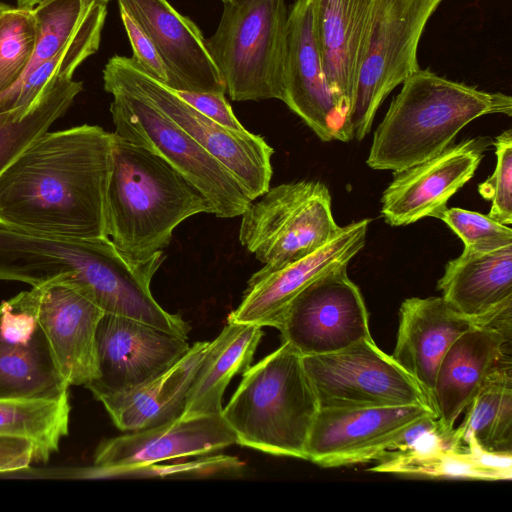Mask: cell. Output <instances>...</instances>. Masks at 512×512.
I'll list each match as a JSON object with an SVG mask.
<instances>
[{
	"label": "cell",
	"mask_w": 512,
	"mask_h": 512,
	"mask_svg": "<svg viewBox=\"0 0 512 512\" xmlns=\"http://www.w3.org/2000/svg\"><path fill=\"white\" fill-rule=\"evenodd\" d=\"M189 349L188 338L104 313L96 331L98 376L85 387L96 400L129 390L166 371Z\"/></svg>",
	"instance_id": "cell-13"
},
{
	"label": "cell",
	"mask_w": 512,
	"mask_h": 512,
	"mask_svg": "<svg viewBox=\"0 0 512 512\" xmlns=\"http://www.w3.org/2000/svg\"><path fill=\"white\" fill-rule=\"evenodd\" d=\"M210 341L195 342L174 365L129 390L100 401L115 426L124 432L145 429L182 417L189 389Z\"/></svg>",
	"instance_id": "cell-25"
},
{
	"label": "cell",
	"mask_w": 512,
	"mask_h": 512,
	"mask_svg": "<svg viewBox=\"0 0 512 512\" xmlns=\"http://www.w3.org/2000/svg\"><path fill=\"white\" fill-rule=\"evenodd\" d=\"M491 144L488 137L469 138L394 174L381 198L384 220L391 226H403L436 217L474 176Z\"/></svg>",
	"instance_id": "cell-19"
},
{
	"label": "cell",
	"mask_w": 512,
	"mask_h": 512,
	"mask_svg": "<svg viewBox=\"0 0 512 512\" xmlns=\"http://www.w3.org/2000/svg\"><path fill=\"white\" fill-rule=\"evenodd\" d=\"M244 471V463L227 455L199 456L179 464L151 463L107 470L86 469V478H207L237 476Z\"/></svg>",
	"instance_id": "cell-34"
},
{
	"label": "cell",
	"mask_w": 512,
	"mask_h": 512,
	"mask_svg": "<svg viewBox=\"0 0 512 512\" xmlns=\"http://www.w3.org/2000/svg\"><path fill=\"white\" fill-rule=\"evenodd\" d=\"M320 406L302 356L287 342L242 373L221 415L237 444L306 460Z\"/></svg>",
	"instance_id": "cell-4"
},
{
	"label": "cell",
	"mask_w": 512,
	"mask_h": 512,
	"mask_svg": "<svg viewBox=\"0 0 512 512\" xmlns=\"http://www.w3.org/2000/svg\"><path fill=\"white\" fill-rule=\"evenodd\" d=\"M370 219L346 226L316 251L283 267H263L247 282L238 307L228 322L278 327L289 303L309 284L325 273L348 265L366 242Z\"/></svg>",
	"instance_id": "cell-15"
},
{
	"label": "cell",
	"mask_w": 512,
	"mask_h": 512,
	"mask_svg": "<svg viewBox=\"0 0 512 512\" xmlns=\"http://www.w3.org/2000/svg\"><path fill=\"white\" fill-rule=\"evenodd\" d=\"M36 26L32 9L8 7L0 15V95L22 78L34 53Z\"/></svg>",
	"instance_id": "cell-33"
},
{
	"label": "cell",
	"mask_w": 512,
	"mask_h": 512,
	"mask_svg": "<svg viewBox=\"0 0 512 512\" xmlns=\"http://www.w3.org/2000/svg\"><path fill=\"white\" fill-rule=\"evenodd\" d=\"M37 318L32 287L0 303V399H57L68 393Z\"/></svg>",
	"instance_id": "cell-14"
},
{
	"label": "cell",
	"mask_w": 512,
	"mask_h": 512,
	"mask_svg": "<svg viewBox=\"0 0 512 512\" xmlns=\"http://www.w3.org/2000/svg\"><path fill=\"white\" fill-rule=\"evenodd\" d=\"M199 213L213 214V208L197 188L156 153L112 133L107 233L117 248L147 259Z\"/></svg>",
	"instance_id": "cell-3"
},
{
	"label": "cell",
	"mask_w": 512,
	"mask_h": 512,
	"mask_svg": "<svg viewBox=\"0 0 512 512\" xmlns=\"http://www.w3.org/2000/svg\"><path fill=\"white\" fill-rule=\"evenodd\" d=\"M241 215V245L276 269L319 249L340 229L327 186L319 181L285 183L264 192Z\"/></svg>",
	"instance_id": "cell-8"
},
{
	"label": "cell",
	"mask_w": 512,
	"mask_h": 512,
	"mask_svg": "<svg viewBox=\"0 0 512 512\" xmlns=\"http://www.w3.org/2000/svg\"><path fill=\"white\" fill-rule=\"evenodd\" d=\"M112 133L46 132L0 175V226L73 239L108 237Z\"/></svg>",
	"instance_id": "cell-1"
},
{
	"label": "cell",
	"mask_w": 512,
	"mask_h": 512,
	"mask_svg": "<svg viewBox=\"0 0 512 512\" xmlns=\"http://www.w3.org/2000/svg\"><path fill=\"white\" fill-rule=\"evenodd\" d=\"M380 1L313 0L325 76L349 123L359 69Z\"/></svg>",
	"instance_id": "cell-22"
},
{
	"label": "cell",
	"mask_w": 512,
	"mask_h": 512,
	"mask_svg": "<svg viewBox=\"0 0 512 512\" xmlns=\"http://www.w3.org/2000/svg\"><path fill=\"white\" fill-rule=\"evenodd\" d=\"M215 33L206 39L209 53L235 101L279 99L288 10L284 0H229Z\"/></svg>",
	"instance_id": "cell-5"
},
{
	"label": "cell",
	"mask_w": 512,
	"mask_h": 512,
	"mask_svg": "<svg viewBox=\"0 0 512 512\" xmlns=\"http://www.w3.org/2000/svg\"><path fill=\"white\" fill-rule=\"evenodd\" d=\"M106 15L107 4L91 0L85 16L65 45L0 95V112L19 108L26 114L47 90L72 79L75 70L97 52Z\"/></svg>",
	"instance_id": "cell-28"
},
{
	"label": "cell",
	"mask_w": 512,
	"mask_h": 512,
	"mask_svg": "<svg viewBox=\"0 0 512 512\" xmlns=\"http://www.w3.org/2000/svg\"><path fill=\"white\" fill-rule=\"evenodd\" d=\"M442 298L480 323L512 313V245L492 251L463 249L437 284Z\"/></svg>",
	"instance_id": "cell-24"
},
{
	"label": "cell",
	"mask_w": 512,
	"mask_h": 512,
	"mask_svg": "<svg viewBox=\"0 0 512 512\" xmlns=\"http://www.w3.org/2000/svg\"><path fill=\"white\" fill-rule=\"evenodd\" d=\"M435 218L442 220L462 240L465 249L492 251L512 245V230L488 215L445 207Z\"/></svg>",
	"instance_id": "cell-35"
},
{
	"label": "cell",
	"mask_w": 512,
	"mask_h": 512,
	"mask_svg": "<svg viewBox=\"0 0 512 512\" xmlns=\"http://www.w3.org/2000/svg\"><path fill=\"white\" fill-rule=\"evenodd\" d=\"M430 414L436 415L431 408L416 405L320 408L306 460L327 468L376 461L405 427Z\"/></svg>",
	"instance_id": "cell-17"
},
{
	"label": "cell",
	"mask_w": 512,
	"mask_h": 512,
	"mask_svg": "<svg viewBox=\"0 0 512 512\" xmlns=\"http://www.w3.org/2000/svg\"><path fill=\"white\" fill-rule=\"evenodd\" d=\"M149 37L174 91L225 94L226 85L198 26L167 0H117Z\"/></svg>",
	"instance_id": "cell-20"
},
{
	"label": "cell",
	"mask_w": 512,
	"mask_h": 512,
	"mask_svg": "<svg viewBox=\"0 0 512 512\" xmlns=\"http://www.w3.org/2000/svg\"><path fill=\"white\" fill-rule=\"evenodd\" d=\"M262 328L254 324L227 322L209 343L189 389L181 418L221 414L225 389L236 374L251 366L264 334Z\"/></svg>",
	"instance_id": "cell-26"
},
{
	"label": "cell",
	"mask_w": 512,
	"mask_h": 512,
	"mask_svg": "<svg viewBox=\"0 0 512 512\" xmlns=\"http://www.w3.org/2000/svg\"><path fill=\"white\" fill-rule=\"evenodd\" d=\"M120 16L133 50V61L149 77L167 85L166 69L149 37L125 11L120 10Z\"/></svg>",
	"instance_id": "cell-37"
},
{
	"label": "cell",
	"mask_w": 512,
	"mask_h": 512,
	"mask_svg": "<svg viewBox=\"0 0 512 512\" xmlns=\"http://www.w3.org/2000/svg\"><path fill=\"white\" fill-rule=\"evenodd\" d=\"M302 358L320 408L416 405L433 410L417 381L372 337L337 352Z\"/></svg>",
	"instance_id": "cell-10"
},
{
	"label": "cell",
	"mask_w": 512,
	"mask_h": 512,
	"mask_svg": "<svg viewBox=\"0 0 512 512\" xmlns=\"http://www.w3.org/2000/svg\"><path fill=\"white\" fill-rule=\"evenodd\" d=\"M512 313L477 323L462 333L438 367L431 404L448 440L455 422L505 363L511 361Z\"/></svg>",
	"instance_id": "cell-16"
},
{
	"label": "cell",
	"mask_w": 512,
	"mask_h": 512,
	"mask_svg": "<svg viewBox=\"0 0 512 512\" xmlns=\"http://www.w3.org/2000/svg\"><path fill=\"white\" fill-rule=\"evenodd\" d=\"M442 0H381L359 69L350 112L353 136L370 132L388 94L420 69L418 45L426 24Z\"/></svg>",
	"instance_id": "cell-9"
},
{
	"label": "cell",
	"mask_w": 512,
	"mask_h": 512,
	"mask_svg": "<svg viewBox=\"0 0 512 512\" xmlns=\"http://www.w3.org/2000/svg\"><path fill=\"white\" fill-rule=\"evenodd\" d=\"M41 1L43 0H17V7L33 9Z\"/></svg>",
	"instance_id": "cell-40"
},
{
	"label": "cell",
	"mask_w": 512,
	"mask_h": 512,
	"mask_svg": "<svg viewBox=\"0 0 512 512\" xmlns=\"http://www.w3.org/2000/svg\"><path fill=\"white\" fill-rule=\"evenodd\" d=\"M37 318L69 386L98 376L96 331L104 311L85 288L64 280L33 286Z\"/></svg>",
	"instance_id": "cell-18"
},
{
	"label": "cell",
	"mask_w": 512,
	"mask_h": 512,
	"mask_svg": "<svg viewBox=\"0 0 512 512\" xmlns=\"http://www.w3.org/2000/svg\"><path fill=\"white\" fill-rule=\"evenodd\" d=\"M82 89L81 81H62L47 90L28 113L24 114L19 108L0 112V175L48 132Z\"/></svg>",
	"instance_id": "cell-31"
},
{
	"label": "cell",
	"mask_w": 512,
	"mask_h": 512,
	"mask_svg": "<svg viewBox=\"0 0 512 512\" xmlns=\"http://www.w3.org/2000/svg\"><path fill=\"white\" fill-rule=\"evenodd\" d=\"M281 101L322 141L354 138L325 76L313 0H296L288 11Z\"/></svg>",
	"instance_id": "cell-12"
},
{
	"label": "cell",
	"mask_w": 512,
	"mask_h": 512,
	"mask_svg": "<svg viewBox=\"0 0 512 512\" xmlns=\"http://www.w3.org/2000/svg\"><path fill=\"white\" fill-rule=\"evenodd\" d=\"M492 144L497 158L493 174L478 185V192L491 202L488 216L495 221L512 223V131L499 134Z\"/></svg>",
	"instance_id": "cell-36"
},
{
	"label": "cell",
	"mask_w": 512,
	"mask_h": 512,
	"mask_svg": "<svg viewBox=\"0 0 512 512\" xmlns=\"http://www.w3.org/2000/svg\"><path fill=\"white\" fill-rule=\"evenodd\" d=\"M487 114L510 117L512 98L420 68L402 83L378 125L367 165L404 171L441 153L461 129Z\"/></svg>",
	"instance_id": "cell-2"
},
{
	"label": "cell",
	"mask_w": 512,
	"mask_h": 512,
	"mask_svg": "<svg viewBox=\"0 0 512 512\" xmlns=\"http://www.w3.org/2000/svg\"><path fill=\"white\" fill-rule=\"evenodd\" d=\"M34 444L22 437L0 435V473L24 470L35 462Z\"/></svg>",
	"instance_id": "cell-39"
},
{
	"label": "cell",
	"mask_w": 512,
	"mask_h": 512,
	"mask_svg": "<svg viewBox=\"0 0 512 512\" xmlns=\"http://www.w3.org/2000/svg\"><path fill=\"white\" fill-rule=\"evenodd\" d=\"M104 89L143 97L228 168L252 200L270 188L273 148L248 130L227 128L201 114L172 89L145 74L132 58L115 55L103 70Z\"/></svg>",
	"instance_id": "cell-7"
},
{
	"label": "cell",
	"mask_w": 512,
	"mask_h": 512,
	"mask_svg": "<svg viewBox=\"0 0 512 512\" xmlns=\"http://www.w3.org/2000/svg\"><path fill=\"white\" fill-rule=\"evenodd\" d=\"M8 7H9L8 5H6V4H4V3L0 2V15H1V14H2V12H3L4 10H6Z\"/></svg>",
	"instance_id": "cell-41"
},
{
	"label": "cell",
	"mask_w": 512,
	"mask_h": 512,
	"mask_svg": "<svg viewBox=\"0 0 512 512\" xmlns=\"http://www.w3.org/2000/svg\"><path fill=\"white\" fill-rule=\"evenodd\" d=\"M477 323L441 296L412 297L402 302L392 357L417 381L430 404L442 358L453 342Z\"/></svg>",
	"instance_id": "cell-23"
},
{
	"label": "cell",
	"mask_w": 512,
	"mask_h": 512,
	"mask_svg": "<svg viewBox=\"0 0 512 512\" xmlns=\"http://www.w3.org/2000/svg\"><path fill=\"white\" fill-rule=\"evenodd\" d=\"M449 444H474L492 452H512V364L501 366L466 408Z\"/></svg>",
	"instance_id": "cell-29"
},
{
	"label": "cell",
	"mask_w": 512,
	"mask_h": 512,
	"mask_svg": "<svg viewBox=\"0 0 512 512\" xmlns=\"http://www.w3.org/2000/svg\"><path fill=\"white\" fill-rule=\"evenodd\" d=\"M174 92L198 112L218 124L236 131L245 130L244 126L233 113L230 104L224 96L225 94L191 91Z\"/></svg>",
	"instance_id": "cell-38"
},
{
	"label": "cell",
	"mask_w": 512,
	"mask_h": 512,
	"mask_svg": "<svg viewBox=\"0 0 512 512\" xmlns=\"http://www.w3.org/2000/svg\"><path fill=\"white\" fill-rule=\"evenodd\" d=\"M233 444H237V438L221 414L180 417L102 441L90 468L107 470L199 457Z\"/></svg>",
	"instance_id": "cell-21"
},
{
	"label": "cell",
	"mask_w": 512,
	"mask_h": 512,
	"mask_svg": "<svg viewBox=\"0 0 512 512\" xmlns=\"http://www.w3.org/2000/svg\"><path fill=\"white\" fill-rule=\"evenodd\" d=\"M69 394L57 399H0V435L35 446V462L46 463L69 433Z\"/></svg>",
	"instance_id": "cell-30"
},
{
	"label": "cell",
	"mask_w": 512,
	"mask_h": 512,
	"mask_svg": "<svg viewBox=\"0 0 512 512\" xmlns=\"http://www.w3.org/2000/svg\"><path fill=\"white\" fill-rule=\"evenodd\" d=\"M95 1L102 2V3L107 4V3H108V2H110L111 0H95Z\"/></svg>",
	"instance_id": "cell-42"
},
{
	"label": "cell",
	"mask_w": 512,
	"mask_h": 512,
	"mask_svg": "<svg viewBox=\"0 0 512 512\" xmlns=\"http://www.w3.org/2000/svg\"><path fill=\"white\" fill-rule=\"evenodd\" d=\"M223 2L229 1V0H222Z\"/></svg>",
	"instance_id": "cell-43"
},
{
	"label": "cell",
	"mask_w": 512,
	"mask_h": 512,
	"mask_svg": "<svg viewBox=\"0 0 512 512\" xmlns=\"http://www.w3.org/2000/svg\"><path fill=\"white\" fill-rule=\"evenodd\" d=\"M115 134L168 162L209 201L220 218L241 216L252 198L233 173L143 97L111 90Z\"/></svg>",
	"instance_id": "cell-6"
},
{
	"label": "cell",
	"mask_w": 512,
	"mask_h": 512,
	"mask_svg": "<svg viewBox=\"0 0 512 512\" xmlns=\"http://www.w3.org/2000/svg\"><path fill=\"white\" fill-rule=\"evenodd\" d=\"M371 471L425 477L510 480L512 452H492L477 445L442 443L424 450L387 455Z\"/></svg>",
	"instance_id": "cell-27"
},
{
	"label": "cell",
	"mask_w": 512,
	"mask_h": 512,
	"mask_svg": "<svg viewBox=\"0 0 512 512\" xmlns=\"http://www.w3.org/2000/svg\"><path fill=\"white\" fill-rule=\"evenodd\" d=\"M277 329L301 356L337 352L372 337L363 296L347 265L305 287L289 303Z\"/></svg>",
	"instance_id": "cell-11"
},
{
	"label": "cell",
	"mask_w": 512,
	"mask_h": 512,
	"mask_svg": "<svg viewBox=\"0 0 512 512\" xmlns=\"http://www.w3.org/2000/svg\"><path fill=\"white\" fill-rule=\"evenodd\" d=\"M90 2L91 0H43L32 9L36 43L32 60L22 78L65 45L85 16Z\"/></svg>",
	"instance_id": "cell-32"
}]
</instances>
